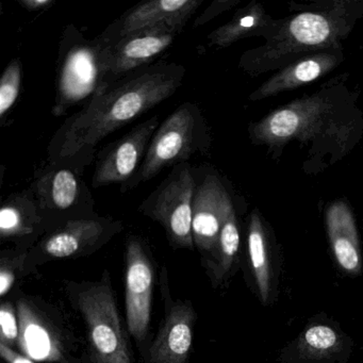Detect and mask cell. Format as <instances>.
Here are the masks:
<instances>
[{
    "instance_id": "603a6c76",
    "label": "cell",
    "mask_w": 363,
    "mask_h": 363,
    "mask_svg": "<svg viewBox=\"0 0 363 363\" xmlns=\"http://www.w3.org/2000/svg\"><path fill=\"white\" fill-rule=\"evenodd\" d=\"M22 80V65L20 61L14 60L8 65L0 80V116L11 109L20 94Z\"/></svg>"
},
{
    "instance_id": "d4e9b609",
    "label": "cell",
    "mask_w": 363,
    "mask_h": 363,
    "mask_svg": "<svg viewBox=\"0 0 363 363\" xmlns=\"http://www.w3.org/2000/svg\"><path fill=\"white\" fill-rule=\"evenodd\" d=\"M22 228L20 210L14 206H4L0 211V230L3 235H11Z\"/></svg>"
},
{
    "instance_id": "7a4b0ae2",
    "label": "cell",
    "mask_w": 363,
    "mask_h": 363,
    "mask_svg": "<svg viewBox=\"0 0 363 363\" xmlns=\"http://www.w3.org/2000/svg\"><path fill=\"white\" fill-rule=\"evenodd\" d=\"M78 305L88 325L96 363H131L111 289L99 284L82 291Z\"/></svg>"
},
{
    "instance_id": "3957f363",
    "label": "cell",
    "mask_w": 363,
    "mask_h": 363,
    "mask_svg": "<svg viewBox=\"0 0 363 363\" xmlns=\"http://www.w3.org/2000/svg\"><path fill=\"white\" fill-rule=\"evenodd\" d=\"M175 176L169 178L154 199L152 213L162 223L171 239L184 247L193 246V201L194 178L189 167L176 169Z\"/></svg>"
},
{
    "instance_id": "484cf974",
    "label": "cell",
    "mask_w": 363,
    "mask_h": 363,
    "mask_svg": "<svg viewBox=\"0 0 363 363\" xmlns=\"http://www.w3.org/2000/svg\"><path fill=\"white\" fill-rule=\"evenodd\" d=\"M14 279L16 277H14L13 272L9 267L3 265L0 269V294L1 296H5L7 292H9L10 289L13 286Z\"/></svg>"
},
{
    "instance_id": "30bf717a",
    "label": "cell",
    "mask_w": 363,
    "mask_h": 363,
    "mask_svg": "<svg viewBox=\"0 0 363 363\" xmlns=\"http://www.w3.org/2000/svg\"><path fill=\"white\" fill-rule=\"evenodd\" d=\"M194 318V311L188 303L176 305L169 311L150 350L152 363H186L192 345Z\"/></svg>"
},
{
    "instance_id": "8fae6325",
    "label": "cell",
    "mask_w": 363,
    "mask_h": 363,
    "mask_svg": "<svg viewBox=\"0 0 363 363\" xmlns=\"http://www.w3.org/2000/svg\"><path fill=\"white\" fill-rule=\"evenodd\" d=\"M201 4L199 0H152L140 4L123 20L120 35L124 37L135 31L159 25L182 29Z\"/></svg>"
},
{
    "instance_id": "9c48e42d",
    "label": "cell",
    "mask_w": 363,
    "mask_h": 363,
    "mask_svg": "<svg viewBox=\"0 0 363 363\" xmlns=\"http://www.w3.org/2000/svg\"><path fill=\"white\" fill-rule=\"evenodd\" d=\"M231 210L230 197L220 180L206 178L196 189L193 201V240L201 250L218 247L220 230Z\"/></svg>"
},
{
    "instance_id": "e0dca14e",
    "label": "cell",
    "mask_w": 363,
    "mask_h": 363,
    "mask_svg": "<svg viewBox=\"0 0 363 363\" xmlns=\"http://www.w3.org/2000/svg\"><path fill=\"white\" fill-rule=\"evenodd\" d=\"M248 250H250V261L257 284L260 291L261 298L264 303H267L269 295V263L267 258V242L262 224L258 214L255 213L252 218L248 235Z\"/></svg>"
},
{
    "instance_id": "2e32d148",
    "label": "cell",
    "mask_w": 363,
    "mask_h": 363,
    "mask_svg": "<svg viewBox=\"0 0 363 363\" xmlns=\"http://www.w3.org/2000/svg\"><path fill=\"white\" fill-rule=\"evenodd\" d=\"M314 104L291 106L269 116L258 128L259 138L269 141H281L296 135L309 122Z\"/></svg>"
},
{
    "instance_id": "d6986e66",
    "label": "cell",
    "mask_w": 363,
    "mask_h": 363,
    "mask_svg": "<svg viewBox=\"0 0 363 363\" xmlns=\"http://www.w3.org/2000/svg\"><path fill=\"white\" fill-rule=\"evenodd\" d=\"M262 18L261 8L248 9L239 18H233L228 24L213 31L209 35L210 42L213 45H229L243 35H247L252 29L256 28L260 24Z\"/></svg>"
},
{
    "instance_id": "8992f818",
    "label": "cell",
    "mask_w": 363,
    "mask_h": 363,
    "mask_svg": "<svg viewBox=\"0 0 363 363\" xmlns=\"http://www.w3.org/2000/svg\"><path fill=\"white\" fill-rule=\"evenodd\" d=\"M126 259L127 323L131 335L142 340L145 337L150 325L154 274L139 242H129Z\"/></svg>"
},
{
    "instance_id": "5bb4252c",
    "label": "cell",
    "mask_w": 363,
    "mask_h": 363,
    "mask_svg": "<svg viewBox=\"0 0 363 363\" xmlns=\"http://www.w3.org/2000/svg\"><path fill=\"white\" fill-rule=\"evenodd\" d=\"M101 233L103 226L96 220H73L46 241V252L56 258L73 256L84 246L94 243Z\"/></svg>"
},
{
    "instance_id": "cb8c5ba5",
    "label": "cell",
    "mask_w": 363,
    "mask_h": 363,
    "mask_svg": "<svg viewBox=\"0 0 363 363\" xmlns=\"http://www.w3.org/2000/svg\"><path fill=\"white\" fill-rule=\"evenodd\" d=\"M0 324H1V342L14 343L20 337V327L16 320L13 308L10 303H4L0 309Z\"/></svg>"
},
{
    "instance_id": "ba28073f",
    "label": "cell",
    "mask_w": 363,
    "mask_h": 363,
    "mask_svg": "<svg viewBox=\"0 0 363 363\" xmlns=\"http://www.w3.org/2000/svg\"><path fill=\"white\" fill-rule=\"evenodd\" d=\"M158 126V118L142 123L122 139L101 152L93 177V186L99 188L125 182L135 171L152 133Z\"/></svg>"
},
{
    "instance_id": "7402d4cb",
    "label": "cell",
    "mask_w": 363,
    "mask_h": 363,
    "mask_svg": "<svg viewBox=\"0 0 363 363\" xmlns=\"http://www.w3.org/2000/svg\"><path fill=\"white\" fill-rule=\"evenodd\" d=\"M303 345L309 356L320 358L337 350L339 335L329 326L316 325L303 333Z\"/></svg>"
},
{
    "instance_id": "277c9868",
    "label": "cell",
    "mask_w": 363,
    "mask_h": 363,
    "mask_svg": "<svg viewBox=\"0 0 363 363\" xmlns=\"http://www.w3.org/2000/svg\"><path fill=\"white\" fill-rule=\"evenodd\" d=\"M194 130L190 106L178 108L152 137L141 167V179L147 182L165 167L188 159L194 146Z\"/></svg>"
},
{
    "instance_id": "ffe728a7",
    "label": "cell",
    "mask_w": 363,
    "mask_h": 363,
    "mask_svg": "<svg viewBox=\"0 0 363 363\" xmlns=\"http://www.w3.org/2000/svg\"><path fill=\"white\" fill-rule=\"evenodd\" d=\"M240 245L239 229L235 210H231L223 225L218 238V277L222 278L230 269Z\"/></svg>"
},
{
    "instance_id": "4fadbf2b",
    "label": "cell",
    "mask_w": 363,
    "mask_h": 363,
    "mask_svg": "<svg viewBox=\"0 0 363 363\" xmlns=\"http://www.w3.org/2000/svg\"><path fill=\"white\" fill-rule=\"evenodd\" d=\"M335 63V59L327 55L301 61L293 67L284 69L271 82L265 84L258 92L255 93L256 94L255 97L262 99L281 91L291 90L303 84H309L329 71Z\"/></svg>"
},
{
    "instance_id": "7c38bea8",
    "label": "cell",
    "mask_w": 363,
    "mask_h": 363,
    "mask_svg": "<svg viewBox=\"0 0 363 363\" xmlns=\"http://www.w3.org/2000/svg\"><path fill=\"white\" fill-rule=\"evenodd\" d=\"M327 227L337 263L350 273L361 269V255L354 218L347 206L335 203L327 211Z\"/></svg>"
},
{
    "instance_id": "5b68a950",
    "label": "cell",
    "mask_w": 363,
    "mask_h": 363,
    "mask_svg": "<svg viewBox=\"0 0 363 363\" xmlns=\"http://www.w3.org/2000/svg\"><path fill=\"white\" fill-rule=\"evenodd\" d=\"M109 46L86 45L69 52L59 79V107L69 106L95 94L107 86V60Z\"/></svg>"
},
{
    "instance_id": "44dd1931",
    "label": "cell",
    "mask_w": 363,
    "mask_h": 363,
    "mask_svg": "<svg viewBox=\"0 0 363 363\" xmlns=\"http://www.w3.org/2000/svg\"><path fill=\"white\" fill-rule=\"evenodd\" d=\"M79 192L77 178L71 171L60 169L52 175L50 195L52 205L58 209H67L76 201Z\"/></svg>"
},
{
    "instance_id": "6da1fadb",
    "label": "cell",
    "mask_w": 363,
    "mask_h": 363,
    "mask_svg": "<svg viewBox=\"0 0 363 363\" xmlns=\"http://www.w3.org/2000/svg\"><path fill=\"white\" fill-rule=\"evenodd\" d=\"M179 76L165 69L147 72L112 90L99 91L72 118L63 140V156L95 146L116 129L162 103L179 86Z\"/></svg>"
},
{
    "instance_id": "4316f807",
    "label": "cell",
    "mask_w": 363,
    "mask_h": 363,
    "mask_svg": "<svg viewBox=\"0 0 363 363\" xmlns=\"http://www.w3.org/2000/svg\"><path fill=\"white\" fill-rule=\"evenodd\" d=\"M0 354L8 363H35L30 359L16 354L7 344L3 343V342L0 343Z\"/></svg>"
},
{
    "instance_id": "ac0fdd59",
    "label": "cell",
    "mask_w": 363,
    "mask_h": 363,
    "mask_svg": "<svg viewBox=\"0 0 363 363\" xmlns=\"http://www.w3.org/2000/svg\"><path fill=\"white\" fill-rule=\"evenodd\" d=\"M289 33L301 45L318 46L328 41L333 28L329 21L320 14L303 13L291 21Z\"/></svg>"
},
{
    "instance_id": "83f0119b",
    "label": "cell",
    "mask_w": 363,
    "mask_h": 363,
    "mask_svg": "<svg viewBox=\"0 0 363 363\" xmlns=\"http://www.w3.org/2000/svg\"><path fill=\"white\" fill-rule=\"evenodd\" d=\"M21 4L29 11H37V10L50 7L54 5L55 1L54 0H22Z\"/></svg>"
},
{
    "instance_id": "52a82bcc",
    "label": "cell",
    "mask_w": 363,
    "mask_h": 363,
    "mask_svg": "<svg viewBox=\"0 0 363 363\" xmlns=\"http://www.w3.org/2000/svg\"><path fill=\"white\" fill-rule=\"evenodd\" d=\"M180 30L169 25H159L121 37L120 41L108 50L107 78L118 77L156 58L173 43Z\"/></svg>"
},
{
    "instance_id": "9a60e30c",
    "label": "cell",
    "mask_w": 363,
    "mask_h": 363,
    "mask_svg": "<svg viewBox=\"0 0 363 363\" xmlns=\"http://www.w3.org/2000/svg\"><path fill=\"white\" fill-rule=\"evenodd\" d=\"M18 316L21 345L24 352L31 358L39 360L58 359V348L50 339V333L33 313V310L22 301L18 303Z\"/></svg>"
}]
</instances>
